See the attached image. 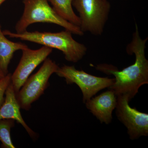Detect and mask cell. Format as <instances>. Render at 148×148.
<instances>
[{
	"mask_svg": "<svg viewBox=\"0 0 148 148\" xmlns=\"http://www.w3.org/2000/svg\"><path fill=\"white\" fill-rule=\"evenodd\" d=\"M73 0H48L56 13L62 18L79 27L80 21L79 16L73 8Z\"/></svg>",
	"mask_w": 148,
	"mask_h": 148,
	"instance_id": "7c38bea8",
	"label": "cell"
},
{
	"mask_svg": "<svg viewBox=\"0 0 148 148\" xmlns=\"http://www.w3.org/2000/svg\"><path fill=\"white\" fill-rule=\"evenodd\" d=\"M11 74L8 73L0 79V106L4 100L5 95L7 88L11 82Z\"/></svg>",
	"mask_w": 148,
	"mask_h": 148,
	"instance_id": "5bb4252c",
	"label": "cell"
},
{
	"mask_svg": "<svg viewBox=\"0 0 148 148\" xmlns=\"http://www.w3.org/2000/svg\"><path fill=\"white\" fill-rule=\"evenodd\" d=\"M22 51L20 61L11 76V82L16 94L32 72L52 53V49L43 46L34 50L28 47Z\"/></svg>",
	"mask_w": 148,
	"mask_h": 148,
	"instance_id": "ba28073f",
	"label": "cell"
},
{
	"mask_svg": "<svg viewBox=\"0 0 148 148\" xmlns=\"http://www.w3.org/2000/svg\"><path fill=\"white\" fill-rule=\"evenodd\" d=\"M3 32L4 34L10 38L19 39L61 51L65 59L69 62H78L84 57L87 51L85 45L74 39L72 33L68 30L57 33L27 31L17 33L9 30Z\"/></svg>",
	"mask_w": 148,
	"mask_h": 148,
	"instance_id": "7a4b0ae2",
	"label": "cell"
},
{
	"mask_svg": "<svg viewBox=\"0 0 148 148\" xmlns=\"http://www.w3.org/2000/svg\"><path fill=\"white\" fill-rule=\"evenodd\" d=\"M116 116L127 128L131 140L148 135V114L129 106L130 100L125 95L116 96Z\"/></svg>",
	"mask_w": 148,
	"mask_h": 148,
	"instance_id": "52a82bcc",
	"label": "cell"
},
{
	"mask_svg": "<svg viewBox=\"0 0 148 148\" xmlns=\"http://www.w3.org/2000/svg\"><path fill=\"white\" fill-rule=\"evenodd\" d=\"M15 121L12 119L0 120V141L1 147L15 148L11 137V130L15 125Z\"/></svg>",
	"mask_w": 148,
	"mask_h": 148,
	"instance_id": "4fadbf2b",
	"label": "cell"
},
{
	"mask_svg": "<svg viewBox=\"0 0 148 148\" xmlns=\"http://www.w3.org/2000/svg\"><path fill=\"white\" fill-rule=\"evenodd\" d=\"M148 37L142 39L140 37L138 24L135 23V32L132 41L127 45L128 54L134 53L135 60L134 64L119 71L111 65L101 64L97 65L98 71L114 77V82L109 87L116 96H127L130 101L135 97L142 86L148 84V61L146 58L145 49Z\"/></svg>",
	"mask_w": 148,
	"mask_h": 148,
	"instance_id": "6da1fadb",
	"label": "cell"
},
{
	"mask_svg": "<svg viewBox=\"0 0 148 148\" xmlns=\"http://www.w3.org/2000/svg\"><path fill=\"white\" fill-rule=\"evenodd\" d=\"M28 47L24 43L13 42L8 39L0 25V68L5 75L8 73L9 65L14 53Z\"/></svg>",
	"mask_w": 148,
	"mask_h": 148,
	"instance_id": "8fae6325",
	"label": "cell"
},
{
	"mask_svg": "<svg viewBox=\"0 0 148 148\" xmlns=\"http://www.w3.org/2000/svg\"><path fill=\"white\" fill-rule=\"evenodd\" d=\"M5 76V75L3 73L1 69V68H0V79H2Z\"/></svg>",
	"mask_w": 148,
	"mask_h": 148,
	"instance_id": "9a60e30c",
	"label": "cell"
},
{
	"mask_svg": "<svg viewBox=\"0 0 148 148\" xmlns=\"http://www.w3.org/2000/svg\"><path fill=\"white\" fill-rule=\"evenodd\" d=\"M20 109L16 93L10 82L6 90L3 102L0 106V120L9 119L15 121L24 127L31 138L36 139L37 133L29 127L23 119Z\"/></svg>",
	"mask_w": 148,
	"mask_h": 148,
	"instance_id": "30bf717a",
	"label": "cell"
},
{
	"mask_svg": "<svg viewBox=\"0 0 148 148\" xmlns=\"http://www.w3.org/2000/svg\"><path fill=\"white\" fill-rule=\"evenodd\" d=\"M58 68L55 61L47 58L38 72L27 79L16 94L21 108L26 111L31 109L32 104L44 94L49 85L50 77Z\"/></svg>",
	"mask_w": 148,
	"mask_h": 148,
	"instance_id": "5b68a950",
	"label": "cell"
},
{
	"mask_svg": "<svg viewBox=\"0 0 148 148\" xmlns=\"http://www.w3.org/2000/svg\"><path fill=\"white\" fill-rule=\"evenodd\" d=\"M6 0H0V5H1Z\"/></svg>",
	"mask_w": 148,
	"mask_h": 148,
	"instance_id": "2e32d148",
	"label": "cell"
},
{
	"mask_svg": "<svg viewBox=\"0 0 148 148\" xmlns=\"http://www.w3.org/2000/svg\"><path fill=\"white\" fill-rule=\"evenodd\" d=\"M86 108L101 123L109 124L112 119L113 111L116 108V95L112 90L103 92L86 101Z\"/></svg>",
	"mask_w": 148,
	"mask_h": 148,
	"instance_id": "9c48e42d",
	"label": "cell"
},
{
	"mask_svg": "<svg viewBox=\"0 0 148 148\" xmlns=\"http://www.w3.org/2000/svg\"><path fill=\"white\" fill-rule=\"evenodd\" d=\"M72 5L78 12L82 31L94 36L102 35L110 11L108 1L73 0Z\"/></svg>",
	"mask_w": 148,
	"mask_h": 148,
	"instance_id": "277c9868",
	"label": "cell"
},
{
	"mask_svg": "<svg viewBox=\"0 0 148 148\" xmlns=\"http://www.w3.org/2000/svg\"><path fill=\"white\" fill-rule=\"evenodd\" d=\"M23 2L24 12L15 25L16 33L26 32L30 25L35 23H47L61 26L73 34L82 36L84 34L79 27L59 16L49 5L48 0H23Z\"/></svg>",
	"mask_w": 148,
	"mask_h": 148,
	"instance_id": "3957f363",
	"label": "cell"
},
{
	"mask_svg": "<svg viewBox=\"0 0 148 148\" xmlns=\"http://www.w3.org/2000/svg\"><path fill=\"white\" fill-rule=\"evenodd\" d=\"M56 74L65 78L67 84H75L79 87L84 103L100 90L108 88L114 82V78L95 76L82 70H77L74 66L64 65L59 67Z\"/></svg>",
	"mask_w": 148,
	"mask_h": 148,
	"instance_id": "8992f818",
	"label": "cell"
}]
</instances>
